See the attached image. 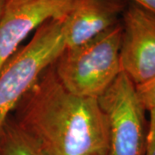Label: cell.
Returning a JSON list of instances; mask_svg holds the SVG:
<instances>
[{
	"label": "cell",
	"instance_id": "obj_1",
	"mask_svg": "<svg viewBox=\"0 0 155 155\" xmlns=\"http://www.w3.org/2000/svg\"><path fill=\"white\" fill-rule=\"evenodd\" d=\"M14 120L47 155H107L106 117L97 98L65 88L54 64L18 103Z\"/></svg>",
	"mask_w": 155,
	"mask_h": 155
},
{
	"label": "cell",
	"instance_id": "obj_2",
	"mask_svg": "<svg viewBox=\"0 0 155 155\" xmlns=\"http://www.w3.org/2000/svg\"><path fill=\"white\" fill-rule=\"evenodd\" d=\"M122 22L87 42L66 48L54 63L61 84L72 94L98 98L122 72Z\"/></svg>",
	"mask_w": 155,
	"mask_h": 155
},
{
	"label": "cell",
	"instance_id": "obj_4",
	"mask_svg": "<svg viewBox=\"0 0 155 155\" xmlns=\"http://www.w3.org/2000/svg\"><path fill=\"white\" fill-rule=\"evenodd\" d=\"M97 101L108 125L107 155H145L146 110L129 78L121 72Z\"/></svg>",
	"mask_w": 155,
	"mask_h": 155
},
{
	"label": "cell",
	"instance_id": "obj_13",
	"mask_svg": "<svg viewBox=\"0 0 155 155\" xmlns=\"http://www.w3.org/2000/svg\"><path fill=\"white\" fill-rule=\"evenodd\" d=\"M8 2H11V3H19V2H23V1H26V0H7Z\"/></svg>",
	"mask_w": 155,
	"mask_h": 155
},
{
	"label": "cell",
	"instance_id": "obj_6",
	"mask_svg": "<svg viewBox=\"0 0 155 155\" xmlns=\"http://www.w3.org/2000/svg\"><path fill=\"white\" fill-rule=\"evenodd\" d=\"M74 0H26L11 3L6 0L0 19V70L19 46L44 22L63 19Z\"/></svg>",
	"mask_w": 155,
	"mask_h": 155
},
{
	"label": "cell",
	"instance_id": "obj_11",
	"mask_svg": "<svg viewBox=\"0 0 155 155\" xmlns=\"http://www.w3.org/2000/svg\"><path fill=\"white\" fill-rule=\"evenodd\" d=\"M130 2L155 13V0H130Z\"/></svg>",
	"mask_w": 155,
	"mask_h": 155
},
{
	"label": "cell",
	"instance_id": "obj_5",
	"mask_svg": "<svg viewBox=\"0 0 155 155\" xmlns=\"http://www.w3.org/2000/svg\"><path fill=\"white\" fill-rule=\"evenodd\" d=\"M121 22L122 72L139 85L155 77V13L129 2Z\"/></svg>",
	"mask_w": 155,
	"mask_h": 155
},
{
	"label": "cell",
	"instance_id": "obj_8",
	"mask_svg": "<svg viewBox=\"0 0 155 155\" xmlns=\"http://www.w3.org/2000/svg\"><path fill=\"white\" fill-rule=\"evenodd\" d=\"M0 155H47L35 139L14 119L7 118L0 129Z\"/></svg>",
	"mask_w": 155,
	"mask_h": 155
},
{
	"label": "cell",
	"instance_id": "obj_10",
	"mask_svg": "<svg viewBox=\"0 0 155 155\" xmlns=\"http://www.w3.org/2000/svg\"><path fill=\"white\" fill-rule=\"evenodd\" d=\"M149 112L150 121L145 155H155V110H151Z\"/></svg>",
	"mask_w": 155,
	"mask_h": 155
},
{
	"label": "cell",
	"instance_id": "obj_12",
	"mask_svg": "<svg viewBox=\"0 0 155 155\" xmlns=\"http://www.w3.org/2000/svg\"><path fill=\"white\" fill-rule=\"evenodd\" d=\"M6 0H0V19L3 16V13L5 11V8Z\"/></svg>",
	"mask_w": 155,
	"mask_h": 155
},
{
	"label": "cell",
	"instance_id": "obj_3",
	"mask_svg": "<svg viewBox=\"0 0 155 155\" xmlns=\"http://www.w3.org/2000/svg\"><path fill=\"white\" fill-rule=\"evenodd\" d=\"M62 20L44 22L31 40L9 58L0 70V129L11 111L39 78L66 49Z\"/></svg>",
	"mask_w": 155,
	"mask_h": 155
},
{
	"label": "cell",
	"instance_id": "obj_7",
	"mask_svg": "<svg viewBox=\"0 0 155 155\" xmlns=\"http://www.w3.org/2000/svg\"><path fill=\"white\" fill-rule=\"evenodd\" d=\"M125 0H74L62 20L66 48L82 45L121 22Z\"/></svg>",
	"mask_w": 155,
	"mask_h": 155
},
{
	"label": "cell",
	"instance_id": "obj_9",
	"mask_svg": "<svg viewBox=\"0 0 155 155\" xmlns=\"http://www.w3.org/2000/svg\"><path fill=\"white\" fill-rule=\"evenodd\" d=\"M135 89L145 110H155V77L146 83L135 85Z\"/></svg>",
	"mask_w": 155,
	"mask_h": 155
}]
</instances>
